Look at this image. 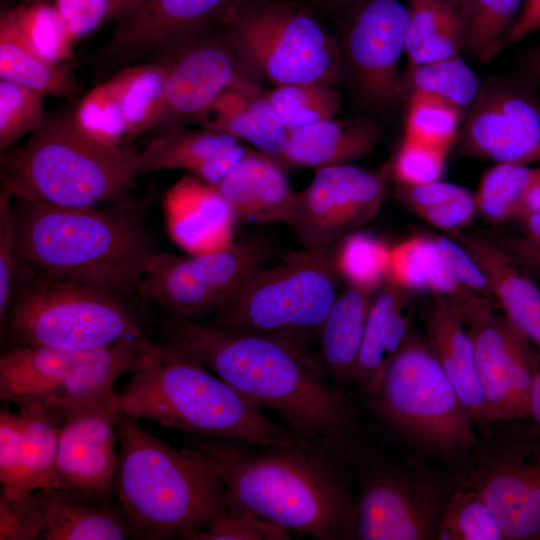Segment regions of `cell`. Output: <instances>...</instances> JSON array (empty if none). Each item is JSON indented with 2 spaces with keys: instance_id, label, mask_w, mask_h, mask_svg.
<instances>
[{
  "instance_id": "1",
  "label": "cell",
  "mask_w": 540,
  "mask_h": 540,
  "mask_svg": "<svg viewBox=\"0 0 540 540\" xmlns=\"http://www.w3.org/2000/svg\"><path fill=\"white\" fill-rule=\"evenodd\" d=\"M170 328L247 403L277 413L297 438L342 457L360 446L356 411L325 380L308 340L227 331L176 317Z\"/></svg>"
},
{
  "instance_id": "2",
  "label": "cell",
  "mask_w": 540,
  "mask_h": 540,
  "mask_svg": "<svg viewBox=\"0 0 540 540\" xmlns=\"http://www.w3.org/2000/svg\"><path fill=\"white\" fill-rule=\"evenodd\" d=\"M192 441L214 459L228 511H247L320 540L352 539L354 494L347 458L303 440L281 446Z\"/></svg>"
},
{
  "instance_id": "3",
  "label": "cell",
  "mask_w": 540,
  "mask_h": 540,
  "mask_svg": "<svg viewBox=\"0 0 540 540\" xmlns=\"http://www.w3.org/2000/svg\"><path fill=\"white\" fill-rule=\"evenodd\" d=\"M16 200L18 265L116 294L137 292L158 253L138 216Z\"/></svg>"
},
{
  "instance_id": "4",
  "label": "cell",
  "mask_w": 540,
  "mask_h": 540,
  "mask_svg": "<svg viewBox=\"0 0 540 540\" xmlns=\"http://www.w3.org/2000/svg\"><path fill=\"white\" fill-rule=\"evenodd\" d=\"M113 490L137 539H183L227 511L214 459L192 440L174 448L120 412Z\"/></svg>"
},
{
  "instance_id": "5",
  "label": "cell",
  "mask_w": 540,
  "mask_h": 540,
  "mask_svg": "<svg viewBox=\"0 0 540 540\" xmlns=\"http://www.w3.org/2000/svg\"><path fill=\"white\" fill-rule=\"evenodd\" d=\"M121 413L202 438L281 446L299 438L247 403L177 334L159 342L148 364L117 393Z\"/></svg>"
},
{
  "instance_id": "6",
  "label": "cell",
  "mask_w": 540,
  "mask_h": 540,
  "mask_svg": "<svg viewBox=\"0 0 540 540\" xmlns=\"http://www.w3.org/2000/svg\"><path fill=\"white\" fill-rule=\"evenodd\" d=\"M136 153L93 142L75 126L72 109L56 111L24 145L1 156V190L48 206L95 207L131 185L139 173Z\"/></svg>"
},
{
  "instance_id": "7",
  "label": "cell",
  "mask_w": 540,
  "mask_h": 540,
  "mask_svg": "<svg viewBox=\"0 0 540 540\" xmlns=\"http://www.w3.org/2000/svg\"><path fill=\"white\" fill-rule=\"evenodd\" d=\"M24 270L25 279L16 284L1 324L7 345L82 350L123 341L154 343L119 294L89 283Z\"/></svg>"
},
{
  "instance_id": "8",
  "label": "cell",
  "mask_w": 540,
  "mask_h": 540,
  "mask_svg": "<svg viewBox=\"0 0 540 540\" xmlns=\"http://www.w3.org/2000/svg\"><path fill=\"white\" fill-rule=\"evenodd\" d=\"M367 396L382 422L425 452L453 458L478 445L451 381L427 341L411 331Z\"/></svg>"
},
{
  "instance_id": "9",
  "label": "cell",
  "mask_w": 540,
  "mask_h": 540,
  "mask_svg": "<svg viewBox=\"0 0 540 540\" xmlns=\"http://www.w3.org/2000/svg\"><path fill=\"white\" fill-rule=\"evenodd\" d=\"M339 241L304 247L264 267L207 324L233 332L306 340L318 336L343 280L337 266Z\"/></svg>"
},
{
  "instance_id": "10",
  "label": "cell",
  "mask_w": 540,
  "mask_h": 540,
  "mask_svg": "<svg viewBox=\"0 0 540 540\" xmlns=\"http://www.w3.org/2000/svg\"><path fill=\"white\" fill-rule=\"evenodd\" d=\"M157 345L123 341L82 350L8 345L0 355V398L18 407L72 406L113 391L121 376L148 364Z\"/></svg>"
},
{
  "instance_id": "11",
  "label": "cell",
  "mask_w": 540,
  "mask_h": 540,
  "mask_svg": "<svg viewBox=\"0 0 540 540\" xmlns=\"http://www.w3.org/2000/svg\"><path fill=\"white\" fill-rule=\"evenodd\" d=\"M222 40L241 66L275 86L336 81L341 55L320 22L286 3L242 5L222 26Z\"/></svg>"
},
{
  "instance_id": "12",
  "label": "cell",
  "mask_w": 540,
  "mask_h": 540,
  "mask_svg": "<svg viewBox=\"0 0 540 540\" xmlns=\"http://www.w3.org/2000/svg\"><path fill=\"white\" fill-rule=\"evenodd\" d=\"M272 256L262 237L243 238L225 249L177 255L158 252L137 292L156 301L173 317L195 321L229 303Z\"/></svg>"
},
{
  "instance_id": "13",
  "label": "cell",
  "mask_w": 540,
  "mask_h": 540,
  "mask_svg": "<svg viewBox=\"0 0 540 540\" xmlns=\"http://www.w3.org/2000/svg\"><path fill=\"white\" fill-rule=\"evenodd\" d=\"M348 463L358 482L352 539L435 538L444 500L434 481L406 474L362 447L355 450Z\"/></svg>"
},
{
  "instance_id": "14",
  "label": "cell",
  "mask_w": 540,
  "mask_h": 540,
  "mask_svg": "<svg viewBox=\"0 0 540 540\" xmlns=\"http://www.w3.org/2000/svg\"><path fill=\"white\" fill-rule=\"evenodd\" d=\"M492 300L477 297L458 308L471 337L477 374L490 424L529 416L538 354Z\"/></svg>"
},
{
  "instance_id": "15",
  "label": "cell",
  "mask_w": 540,
  "mask_h": 540,
  "mask_svg": "<svg viewBox=\"0 0 540 540\" xmlns=\"http://www.w3.org/2000/svg\"><path fill=\"white\" fill-rule=\"evenodd\" d=\"M391 167L338 164L317 169L297 198L289 225L305 248L333 244L368 222L385 198Z\"/></svg>"
},
{
  "instance_id": "16",
  "label": "cell",
  "mask_w": 540,
  "mask_h": 540,
  "mask_svg": "<svg viewBox=\"0 0 540 540\" xmlns=\"http://www.w3.org/2000/svg\"><path fill=\"white\" fill-rule=\"evenodd\" d=\"M61 410L63 422L49 488L94 498L113 496L119 452L117 393L110 391Z\"/></svg>"
},
{
  "instance_id": "17",
  "label": "cell",
  "mask_w": 540,
  "mask_h": 540,
  "mask_svg": "<svg viewBox=\"0 0 540 540\" xmlns=\"http://www.w3.org/2000/svg\"><path fill=\"white\" fill-rule=\"evenodd\" d=\"M242 5V0H142L116 21L98 54L104 62L124 68L216 25L222 27Z\"/></svg>"
},
{
  "instance_id": "18",
  "label": "cell",
  "mask_w": 540,
  "mask_h": 540,
  "mask_svg": "<svg viewBox=\"0 0 540 540\" xmlns=\"http://www.w3.org/2000/svg\"><path fill=\"white\" fill-rule=\"evenodd\" d=\"M494 516L504 539H534L540 533V444L512 441L483 452L467 472Z\"/></svg>"
},
{
  "instance_id": "19",
  "label": "cell",
  "mask_w": 540,
  "mask_h": 540,
  "mask_svg": "<svg viewBox=\"0 0 540 540\" xmlns=\"http://www.w3.org/2000/svg\"><path fill=\"white\" fill-rule=\"evenodd\" d=\"M469 153L496 163L540 161V100L524 85L501 82L481 89L461 134Z\"/></svg>"
},
{
  "instance_id": "20",
  "label": "cell",
  "mask_w": 540,
  "mask_h": 540,
  "mask_svg": "<svg viewBox=\"0 0 540 540\" xmlns=\"http://www.w3.org/2000/svg\"><path fill=\"white\" fill-rule=\"evenodd\" d=\"M153 58L166 66L162 114L155 128L161 132L193 123L240 75L239 62L219 36L209 32L175 45Z\"/></svg>"
},
{
  "instance_id": "21",
  "label": "cell",
  "mask_w": 540,
  "mask_h": 540,
  "mask_svg": "<svg viewBox=\"0 0 540 540\" xmlns=\"http://www.w3.org/2000/svg\"><path fill=\"white\" fill-rule=\"evenodd\" d=\"M409 14L400 0H370L350 25L347 60L359 93L371 104H384L399 92L398 64Z\"/></svg>"
},
{
  "instance_id": "22",
  "label": "cell",
  "mask_w": 540,
  "mask_h": 540,
  "mask_svg": "<svg viewBox=\"0 0 540 540\" xmlns=\"http://www.w3.org/2000/svg\"><path fill=\"white\" fill-rule=\"evenodd\" d=\"M163 211L170 238L188 254L222 250L234 242V209L214 185L193 175H184L167 191Z\"/></svg>"
},
{
  "instance_id": "23",
  "label": "cell",
  "mask_w": 540,
  "mask_h": 540,
  "mask_svg": "<svg viewBox=\"0 0 540 540\" xmlns=\"http://www.w3.org/2000/svg\"><path fill=\"white\" fill-rule=\"evenodd\" d=\"M193 123L248 142L257 151L284 164L289 131L266 92L241 74Z\"/></svg>"
},
{
  "instance_id": "24",
  "label": "cell",
  "mask_w": 540,
  "mask_h": 540,
  "mask_svg": "<svg viewBox=\"0 0 540 540\" xmlns=\"http://www.w3.org/2000/svg\"><path fill=\"white\" fill-rule=\"evenodd\" d=\"M33 496L43 523L40 540L137 539L131 519L115 495L94 498L48 488Z\"/></svg>"
},
{
  "instance_id": "25",
  "label": "cell",
  "mask_w": 540,
  "mask_h": 540,
  "mask_svg": "<svg viewBox=\"0 0 540 540\" xmlns=\"http://www.w3.org/2000/svg\"><path fill=\"white\" fill-rule=\"evenodd\" d=\"M427 343L464 408L481 429L491 425L479 382L471 337L458 308L435 295L423 316Z\"/></svg>"
},
{
  "instance_id": "26",
  "label": "cell",
  "mask_w": 540,
  "mask_h": 540,
  "mask_svg": "<svg viewBox=\"0 0 540 540\" xmlns=\"http://www.w3.org/2000/svg\"><path fill=\"white\" fill-rule=\"evenodd\" d=\"M214 186L240 220L261 225L291 222L297 192L290 186L282 164L266 154L249 149Z\"/></svg>"
},
{
  "instance_id": "27",
  "label": "cell",
  "mask_w": 540,
  "mask_h": 540,
  "mask_svg": "<svg viewBox=\"0 0 540 540\" xmlns=\"http://www.w3.org/2000/svg\"><path fill=\"white\" fill-rule=\"evenodd\" d=\"M458 241L482 269L494 300L508 320L540 350V291L516 267L515 261L489 238L445 231Z\"/></svg>"
},
{
  "instance_id": "28",
  "label": "cell",
  "mask_w": 540,
  "mask_h": 540,
  "mask_svg": "<svg viewBox=\"0 0 540 540\" xmlns=\"http://www.w3.org/2000/svg\"><path fill=\"white\" fill-rule=\"evenodd\" d=\"M408 292L386 276L372 297L363 344L352 378L366 395L377 388L410 331L413 309Z\"/></svg>"
},
{
  "instance_id": "29",
  "label": "cell",
  "mask_w": 540,
  "mask_h": 540,
  "mask_svg": "<svg viewBox=\"0 0 540 540\" xmlns=\"http://www.w3.org/2000/svg\"><path fill=\"white\" fill-rule=\"evenodd\" d=\"M379 139L369 120H322L289 132L284 164L315 169L346 164L369 154Z\"/></svg>"
},
{
  "instance_id": "30",
  "label": "cell",
  "mask_w": 540,
  "mask_h": 540,
  "mask_svg": "<svg viewBox=\"0 0 540 540\" xmlns=\"http://www.w3.org/2000/svg\"><path fill=\"white\" fill-rule=\"evenodd\" d=\"M374 293L346 284L318 333V364L338 383L352 381Z\"/></svg>"
},
{
  "instance_id": "31",
  "label": "cell",
  "mask_w": 540,
  "mask_h": 540,
  "mask_svg": "<svg viewBox=\"0 0 540 540\" xmlns=\"http://www.w3.org/2000/svg\"><path fill=\"white\" fill-rule=\"evenodd\" d=\"M0 80L43 97L72 98L78 92L72 63L55 64L36 54L21 37L7 10L0 15Z\"/></svg>"
},
{
  "instance_id": "32",
  "label": "cell",
  "mask_w": 540,
  "mask_h": 540,
  "mask_svg": "<svg viewBox=\"0 0 540 540\" xmlns=\"http://www.w3.org/2000/svg\"><path fill=\"white\" fill-rule=\"evenodd\" d=\"M165 81L166 66L159 58L121 68L106 81L124 113L126 144L155 128L164 106Z\"/></svg>"
},
{
  "instance_id": "33",
  "label": "cell",
  "mask_w": 540,
  "mask_h": 540,
  "mask_svg": "<svg viewBox=\"0 0 540 540\" xmlns=\"http://www.w3.org/2000/svg\"><path fill=\"white\" fill-rule=\"evenodd\" d=\"M237 142L239 140L233 136L220 131L176 126L156 133L142 150L137 151L138 170L179 169L197 176L212 156Z\"/></svg>"
},
{
  "instance_id": "34",
  "label": "cell",
  "mask_w": 540,
  "mask_h": 540,
  "mask_svg": "<svg viewBox=\"0 0 540 540\" xmlns=\"http://www.w3.org/2000/svg\"><path fill=\"white\" fill-rule=\"evenodd\" d=\"M387 276L407 291L428 289L450 300L466 291L451 272L433 236L413 237L390 249Z\"/></svg>"
},
{
  "instance_id": "35",
  "label": "cell",
  "mask_w": 540,
  "mask_h": 540,
  "mask_svg": "<svg viewBox=\"0 0 540 540\" xmlns=\"http://www.w3.org/2000/svg\"><path fill=\"white\" fill-rule=\"evenodd\" d=\"M18 408L23 419L21 496L25 498L50 486L63 412L59 408L36 403Z\"/></svg>"
},
{
  "instance_id": "36",
  "label": "cell",
  "mask_w": 540,
  "mask_h": 540,
  "mask_svg": "<svg viewBox=\"0 0 540 540\" xmlns=\"http://www.w3.org/2000/svg\"><path fill=\"white\" fill-rule=\"evenodd\" d=\"M7 12L25 43L36 54L55 64L71 59L75 41L53 3H24Z\"/></svg>"
},
{
  "instance_id": "37",
  "label": "cell",
  "mask_w": 540,
  "mask_h": 540,
  "mask_svg": "<svg viewBox=\"0 0 540 540\" xmlns=\"http://www.w3.org/2000/svg\"><path fill=\"white\" fill-rule=\"evenodd\" d=\"M266 94L289 132L335 118L341 107L338 91L324 83L275 86Z\"/></svg>"
},
{
  "instance_id": "38",
  "label": "cell",
  "mask_w": 540,
  "mask_h": 540,
  "mask_svg": "<svg viewBox=\"0 0 540 540\" xmlns=\"http://www.w3.org/2000/svg\"><path fill=\"white\" fill-rule=\"evenodd\" d=\"M537 175V166L496 163L481 177L475 194L477 211L492 222L517 215L522 199Z\"/></svg>"
},
{
  "instance_id": "39",
  "label": "cell",
  "mask_w": 540,
  "mask_h": 540,
  "mask_svg": "<svg viewBox=\"0 0 540 540\" xmlns=\"http://www.w3.org/2000/svg\"><path fill=\"white\" fill-rule=\"evenodd\" d=\"M406 80L411 92L436 96L459 109L472 105L480 91L475 73L459 55L409 66Z\"/></svg>"
},
{
  "instance_id": "40",
  "label": "cell",
  "mask_w": 540,
  "mask_h": 540,
  "mask_svg": "<svg viewBox=\"0 0 540 540\" xmlns=\"http://www.w3.org/2000/svg\"><path fill=\"white\" fill-rule=\"evenodd\" d=\"M440 540H499L503 534L475 488L468 485L443 502L436 530Z\"/></svg>"
},
{
  "instance_id": "41",
  "label": "cell",
  "mask_w": 540,
  "mask_h": 540,
  "mask_svg": "<svg viewBox=\"0 0 540 540\" xmlns=\"http://www.w3.org/2000/svg\"><path fill=\"white\" fill-rule=\"evenodd\" d=\"M77 129L106 148L126 146L127 125L121 105L105 81L91 89L72 109Z\"/></svg>"
},
{
  "instance_id": "42",
  "label": "cell",
  "mask_w": 540,
  "mask_h": 540,
  "mask_svg": "<svg viewBox=\"0 0 540 540\" xmlns=\"http://www.w3.org/2000/svg\"><path fill=\"white\" fill-rule=\"evenodd\" d=\"M390 249L376 237L351 232L337 248V266L346 284L376 292L384 282L389 267Z\"/></svg>"
},
{
  "instance_id": "43",
  "label": "cell",
  "mask_w": 540,
  "mask_h": 540,
  "mask_svg": "<svg viewBox=\"0 0 540 540\" xmlns=\"http://www.w3.org/2000/svg\"><path fill=\"white\" fill-rule=\"evenodd\" d=\"M461 109L436 96L411 92L405 136L448 150L457 133Z\"/></svg>"
},
{
  "instance_id": "44",
  "label": "cell",
  "mask_w": 540,
  "mask_h": 540,
  "mask_svg": "<svg viewBox=\"0 0 540 540\" xmlns=\"http://www.w3.org/2000/svg\"><path fill=\"white\" fill-rule=\"evenodd\" d=\"M44 97L20 85L0 80V149L5 151L18 138L34 133L43 124Z\"/></svg>"
},
{
  "instance_id": "45",
  "label": "cell",
  "mask_w": 540,
  "mask_h": 540,
  "mask_svg": "<svg viewBox=\"0 0 540 540\" xmlns=\"http://www.w3.org/2000/svg\"><path fill=\"white\" fill-rule=\"evenodd\" d=\"M285 529L244 511H226L202 530L187 534L183 540H285Z\"/></svg>"
},
{
  "instance_id": "46",
  "label": "cell",
  "mask_w": 540,
  "mask_h": 540,
  "mask_svg": "<svg viewBox=\"0 0 540 540\" xmlns=\"http://www.w3.org/2000/svg\"><path fill=\"white\" fill-rule=\"evenodd\" d=\"M447 151L406 137L393 163L401 184L422 185L438 181L443 173Z\"/></svg>"
},
{
  "instance_id": "47",
  "label": "cell",
  "mask_w": 540,
  "mask_h": 540,
  "mask_svg": "<svg viewBox=\"0 0 540 540\" xmlns=\"http://www.w3.org/2000/svg\"><path fill=\"white\" fill-rule=\"evenodd\" d=\"M22 433L21 413L2 409L0 412L1 493L14 500L22 499Z\"/></svg>"
},
{
  "instance_id": "48",
  "label": "cell",
  "mask_w": 540,
  "mask_h": 540,
  "mask_svg": "<svg viewBox=\"0 0 540 540\" xmlns=\"http://www.w3.org/2000/svg\"><path fill=\"white\" fill-rule=\"evenodd\" d=\"M459 18V0H432L412 5L405 40L408 57L426 40Z\"/></svg>"
},
{
  "instance_id": "49",
  "label": "cell",
  "mask_w": 540,
  "mask_h": 540,
  "mask_svg": "<svg viewBox=\"0 0 540 540\" xmlns=\"http://www.w3.org/2000/svg\"><path fill=\"white\" fill-rule=\"evenodd\" d=\"M12 196L0 193V321L7 315L13 299L18 262L16 257V225L14 211L10 204Z\"/></svg>"
},
{
  "instance_id": "50",
  "label": "cell",
  "mask_w": 540,
  "mask_h": 540,
  "mask_svg": "<svg viewBox=\"0 0 540 540\" xmlns=\"http://www.w3.org/2000/svg\"><path fill=\"white\" fill-rule=\"evenodd\" d=\"M42 518L33 493L14 500L0 493V540L40 539Z\"/></svg>"
},
{
  "instance_id": "51",
  "label": "cell",
  "mask_w": 540,
  "mask_h": 540,
  "mask_svg": "<svg viewBox=\"0 0 540 540\" xmlns=\"http://www.w3.org/2000/svg\"><path fill=\"white\" fill-rule=\"evenodd\" d=\"M68 32L76 42L112 19L109 0H51Z\"/></svg>"
},
{
  "instance_id": "52",
  "label": "cell",
  "mask_w": 540,
  "mask_h": 540,
  "mask_svg": "<svg viewBox=\"0 0 540 540\" xmlns=\"http://www.w3.org/2000/svg\"><path fill=\"white\" fill-rule=\"evenodd\" d=\"M433 237L459 283L473 293L495 301L485 274L471 254L448 235Z\"/></svg>"
},
{
  "instance_id": "53",
  "label": "cell",
  "mask_w": 540,
  "mask_h": 540,
  "mask_svg": "<svg viewBox=\"0 0 540 540\" xmlns=\"http://www.w3.org/2000/svg\"><path fill=\"white\" fill-rule=\"evenodd\" d=\"M464 47V30L461 18L445 26L426 40L411 56L409 66L437 62L459 55Z\"/></svg>"
},
{
  "instance_id": "54",
  "label": "cell",
  "mask_w": 540,
  "mask_h": 540,
  "mask_svg": "<svg viewBox=\"0 0 540 540\" xmlns=\"http://www.w3.org/2000/svg\"><path fill=\"white\" fill-rule=\"evenodd\" d=\"M489 239L506 252L515 262L540 269V242L527 237L491 235Z\"/></svg>"
},
{
  "instance_id": "55",
  "label": "cell",
  "mask_w": 540,
  "mask_h": 540,
  "mask_svg": "<svg viewBox=\"0 0 540 540\" xmlns=\"http://www.w3.org/2000/svg\"><path fill=\"white\" fill-rule=\"evenodd\" d=\"M540 31V0H525L520 15L503 42L506 45Z\"/></svg>"
},
{
  "instance_id": "56",
  "label": "cell",
  "mask_w": 540,
  "mask_h": 540,
  "mask_svg": "<svg viewBox=\"0 0 540 540\" xmlns=\"http://www.w3.org/2000/svg\"><path fill=\"white\" fill-rule=\"evenodd\" d=\"M538 163L537 175L522 199L517 216L524 217L540 212V161Z\"/></svg>"
},
{
  "instance_id": "57",
  "label": "cell",
  "mask_w": 540,
  "mask_h": 540,
  "mask_svg": "<svg viewBox=\"0 0 540 540\" xmlns=\"http://www.w3.org/2000/svg\"><path fill=\"white\" fill-rule=\"evenodd\" d=\"M529 416H531L540 431V366L536 372L529 401Z\"/></svg>"
},
{
  "instance_id": "58",
  "label": "cell",
  "mask_w": 540,
  "mask_h": 540,
  "mask_svg": "<svg viewBox=\"0 0 540 540\" xmlns=\"http://www.w3.org/2000/svg\"><path fill=\"white\" fill-rule=\"evenodd\" d=\"M112 7V19H121L133 11L142 0H109Z\"/></svg>"
},
{
  "instance_id": "59",
  "label": "cell",
  "mask_w": 540,
  "mask_h": 540,
  "mask_svg": "<svg viewBox=\"0 0 540 540\" xmlns=\"http://www.w3.org/2000/svg\"><path fill=\"white\" fill-rule=\"evenodd\" d=\"M523 218L526 237L540 242V212L526 215Z\"/></svg>"
},
{
  "instance_id": "60",
  "label": "cell",
  "mask_w": 540,
  "mask_h": 540,
  "mask_svg": "<svg viewBox=\"0 0 540 540\" xmlns=\"http://www.w3.org/2000/svg\"><path fill=\"white\" fill-rule=\"evenodd\" d=\"M532 70L533 73L540 84V46L535 51L532 58Z\"/></svg>"
},
{
  "instance_id": "61",
  "label": "cell",
  "mask_w": 540,
  "mask_h": 540,
  "mask_svg": "<svg viewBox=\"0 0 540 540\" xmlns=\"http://www.w3.org/2000/svg\"><path fill=\"white\" fill-rule=\"evenodd\" d=\"M412 5L414 4H418V3H423V2H428V1H432V0H408Z\"/></svg>"
},
{
  "instance_id": "62",
  "label": "cell",
  "mask_w": 540,
  "mask_h": 540,
  "mask_svg": "<svg viewBox=\"0 0 540 540\" xmlns=\"http://www.w3.org/2000/svg\"><path fill=\"white\" fill-rule=\"evenodd\" d=\"M39 1H49V0H24V3L31 4Z\"/></svg>"
},
{
  "instance_id": "63",
  "label": "cell",
  "mask_w": 540,
  "mask_h": 540,
  "mask_svg": "<svg viewBox=\"0 0 540 540\" xmlns=\"http://www.w3.org/2000/svg\"><path fill=\"white\" fill-rule=\"evenodd\" d=\"M534 539L540 540V533Z\"/></svg>"
},
{
  "instance_id": "64",
  "label": "cell",
  "mask_w": 540,
  "mask_h": 540,
  "mask_svg": "<svg viewBox=\"0 0 540 540\" xmlns=\"http://www.w3.org/2000/svg\"><path fill=\"white\" fill-rule=\"evenodd\" d=\"M333 1H336V2H345V1H348V0H333Z\"/></svg>"
}]
</instances>
